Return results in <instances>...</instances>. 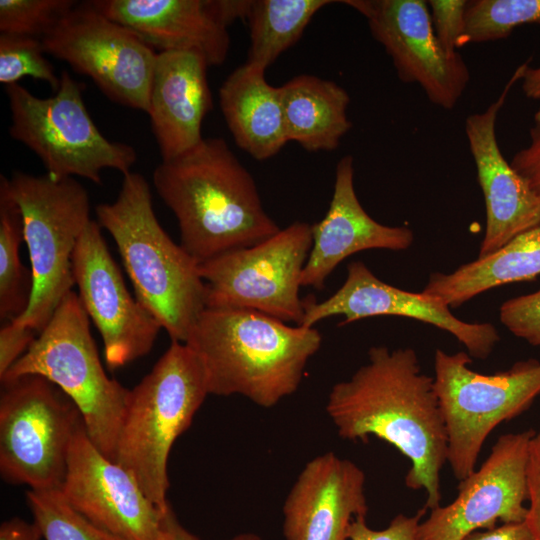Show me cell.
I'll return each mask as SVG.
<instances>
[{
    "mask_svg": "<svg viewBox=\"0 0 540 540\" xmlns=\"http://www.w3.org/2000/svg\"><path fill=\"white\" fill-rule=\"evenodd\" d=\"M35 331L14 322L0 329V378L28 350L35 340Z\"/></svg>",
    "mask_w": 540,
    "mask_h": 540,
    "instance_id": "obj_37",
    "label": "cell"
},
{
    "mask_svg": "<svg viewBox=\"0 0 540 540\" xmlns=\"http://www.w3.org/2000/svg\"><path fill=\"white\" fill-rule=\"evenodd\" d=\"M462 540H536L526 521L506 523L485 531H475Z\"/></svg>",
    "mask_w": 540,
    "mask_h": 540,
    "instance_id": "obj_38",
    "label": "cell"
},
{
    "mask_svg": "<svg viewBox=\"0 0 540 540\" xmlns=\"http://www.w3.org/2000/svg\"><path fill=\"white\" fill-rule=\"evenodd\" d=\"M426 508L413 516L399 514L382 530L370 528L366 516L356 517L349 528V540H417V530Z\"/></svg>",
    "mask_w": 540,
    "mask_h": 540,
    "instance_id": "obj_34",
    "label": "cell"
},
{
    "mask_svg": "<svg viewBox=\"0 0 540 540\" xmlns=\"http://www.w3.org/2000/svg\"><path fill=\"white\" fill-rule=\"evenodd\" d=\"M101 229L91 220L81 235L72 257L73 277L102 337L106 363L117 369L148 354L162 327L128 291Z\"/></svg>",
    "mask_w": 540,
    "mask_h": 540,
    "instance_id": "obj_15",
    "label": "cell"
},
{
    "mask_svg": "<svg viewBox=\"0 0 540 540\" xmlns=\"http://www.w3.org/2000/svg\"><path fill=\"white\" fill-rule=\"evenodd\" d=\"M303 307L300 325L304 327H313L333 316L343 317L340 326L377 316L418 320L453 335L465 346L470 357L476 359H486L500 340L491 323L460 320L439 298L385 283L361 261L348 264L346 280L333 295L319 302L308 296L303 299Z\"/></svg>",
    "mask_w": 540,
    "mask_h": 540,
    "instance_id": "obj_17",
    "label": "cell"
},
{
    "mask_svg": "<svg viewBox=\"0 0 540 540\" xmlns=\"http://www.w3.org/2000/svg\"><path fill=\"white\" fill-rule=\"evenodd\" d=\"M528 62L512 74L500 95L484 111L468 115L465 134L473 157L486 211L485 233L478 258L486 257L540 223V198L502 154L496 121Z\"/></svg>",
    "mask_w": 540,
    "mask_h": 540,
    "instance_id": "obj_19",
    "label": "cell"
},
{
    "mask_svg": "<svg viewBox=\"0 0 540 540\" xmlns=\"http://www.w3.org/2000/svg\"><path fill=\"white\" fill-rule=\"evenodd\" d=\"M540 275V223L496 252L466 263L452 273L430 275L423 293L458 307L495 287Z\"/></svg>",
    "mask_w": 540,
    "mask_h": 540,
    "instance_id": "obj_25",
    "label": "cell"
},
{
    "mask_svg": "<svg viewBox=\"0 0 540 540\" xmlns=\"http://www.w3.org/2000/svg\"><path fill=\"white\" fill-rule=\"evenodd\" d=\"M510 164L540 198V109L533 116L529 143L514 154Z\"/></svg>",
    "mask_w": 540,
    "mask_h": 540,
    "instance_id": "obj_35",
    "label": "cell"
},
{
    "mask_svg": "<svg viewBox=\"0 0 540 540\" xmlns=\"http://www.w3.org/2000/svg\"><path fill=\"white\" fill-rule=\"evenodd\" d=\"M436 38L449 56L458 55L465 29L466 0L427 1Z\"/></svg>",
    "mask_w": 540,
    "mask_h": 540,
    "instance_id": "obj_33",
    "label": "cell"
},
{
    "mask_svg": "<svg viewBox=\"0 0 540 540\" xmlns=\"http://www.w3.org/2000/svg\"><path fill=\"white\" fill-rule=\"evenodd\" d=\"M367 21L372 37L392 60L398 78L417 84L434 105L452 110L470 71L460 54L447 55L434 33L427 1L344 0Z\"/></svg>",
    "mask_w": 540,
    "mask_h": 540,
    "instance_id": "obj_13",
    "label": "cell"
},
{
    "mask_svg": "<svg viewBox=\"0 0 540 540\" xmlns=\"http://www.w3.org/2000/svg\"><path fill=\"white\" fill-rule=\"evenodd\" d=\"M152 180L177 219L180 245L198 264L254 246L281 229L264 209L254 178L223 138H203L162 161Z\"/></svg>",
    "mask_w": 540,
    "mask_h": 540,
    "instance_id": "obj_2",
    "label": "cell"
},
{
    "mask_svg": "<svg viewBox=\"0 0 540 540\" xmlns=\"http://www.w3.org/2000/svg\"><path fill=\"white\" fill-rule=\"evenodd\" d=\"M5 91L9 135L38 156L47 174L78 176L100 185L104 169L131 172L135 149L99 131L85 106L82 83L67 71H62L58 90L48 98L37 97L18 83L5 86Z\"/></svg>",
    "mask_w": 540,
    "mask_h": 540,
    "instance_id": "obj_8",
    "label": "cell"
},
{
    "mask_svg": "<svg viewBox=\"0 0 540 540\" xmlns=\"http://www.w3.org/2000/svg\"><path fill=\"white\" fill-rule=\"evenodd\" d=\"M26 495L45 540H120L77 512L61 489L29 490Z\"/></svg>",
    "mask_w": 540,
    "mask_h": 540,
    "instance_id": "obj_29",
    "label": "cell"
},
{
    "mask_svg": "<svg viewBox=\"0 0 540 540\" xmlns=\"http://www.w3.org/2000/svg\"><path fill=\"white\" fill-rule=\"evenodd\" d=\"M97 222L113 238L135 298L165 329L185 343L206 309L199 264L160 225L143 175H124L115 201L95 208Z\"/></svg>",
    "mask_w": 540,
    "mask_h": 540,
    "instance_id": "obj_4",
    "label": "cell"
},
{
    "mask_svg": "<svg viewBox=\"0 0 540 540\" xmlns=\"http://www.w3.org/2000/svg\"><path fill=\"white\" fill-rule=\"evenodd\" d=\"M471 362L466 352H435L434 386L447 431V462L458 480L475 470L492 430L525 412L540 395L537 359L518 361L494 374L472 370Z\"/></svg>",
    "mask_w": 540,
    "mask_h": 540,
    "instance_id": "obj_9",
    "label": "cell"
},
{
    "mask_svg": "<svg viewBox=\"0 0 540 540\" xmlns=\"http://www.w3.org/2000/svg\"><path fill=\"white\" fill-rule=\"evenodd\" d=\"M330 0H251L247 14V63L264 70L302 36L313 16Z\"/></svg>",
    "mask_w": 540,
    "mask_h": 540,
    "instance_id": "obj_26",
    "label": "cell"
},
{
    "mask_svg": "<svg viewBox=\"0 0 540 540\" xmlns=\"http://www.w3.org/2000/svg\"><path fill=\"white\" fill-rule=\"evenodd\" d=\"M39 37L0 34V82L5 86L16 84L24 77L47 82L56 92L60 85L52 63L45 57Z\"/></svg>",
    "mask_w": 540,
    "mask_h": 540,
    "instance_id": "obj_30",
    "label": "cell"
},
{
    "mask_svg": "<svg viewBox=\"0 0 540 540\" xmlns=\"http://www.w3.org/2000/svg\"><path fill=\"white\" fill-rule=\"evenodd\" d=\"M41 529L33 521L28 523L20 518H11L0 526V540H40Z\"/></svg>",
    "mask_w": 540,
    "mask_h": 540,
    "instance_id": "obj_39",
    "label": "cell"
},
{
    "mask_svg": "<svg viewBox=\"0 0 540 540\" xmlns=\"http://www.w3.org/2000/svg\"><path fill=\"white\" fill-rule=\"evenodd\" d=\"M522 90L529 99L540 100V66L531 67L527 64L522 78Z\"/></svg>",
    "mask_w": 540,
    "mask_h": 540,
    "instance_id": "obj_41",
    "label": "cell"
},
{
    "mask_svg": "<svg viewBox=\"0 0 540 540\" xmlns=\"http://www.w3.org/2000/svg\"><path fill=\"white\" fill-rule=\"evenodd\" d=\"M61 492L77 512L120 540L163 538L167 511L149 499L131 472L93 444L84 424L73 437Z\"/></svg>",
    "mask_w": 540,
    "mask_h": 540,
    "instance_id": "obj_16",
    "label": "cell"
},
{
    "mask_svg": "<svg viewBox=\"0 0 540 540\" xmlns=\"http://www.w3.org/2000/svg\"><path fill=\"white\" fill-rule=\"evenodd\" d=\"M40 375L78 408L93 444L114 461L130 390L109 378L90 332L89 316L70 291L28 350L0 378Z\"/></svg>",
    "mask_w": 540,
    "mask_h": 540,
    "instance_id": "obj_6",
    "label": "cell"
},
{
    "mask_svg": "<svg viewBox=\"0 0 540 540\" xmlns=\"http://www.w3.org/2000/svg\"><path fill=\"white\" fill-rule=\"evenodd\" d=\"M325 409L342 439L375 436L395 447L411 463L406 486L425 490L426 509L440 505L447 431L434 378L421 372L415 350L370 348L368 362L332 387Z\"/></svg>",
    "mask_w": 540,
    "mask_h": 540,
    "instance_id": "obj_1",
    "label": "cell"
},
{
    "mask_svg": "<svg viewBox=\"0 0 540 540\" xmlns=\"http://www.w3.org/2000/svg\"><path fill=\"white\" fill-rule=\"evenodd\" d=\"M206 59L191 51L157 53L147 114L162 161L202 140L204 118L213 108Z\"/></svg>",
    "mask_w": 540,
    "mask_h": 540,
    "instance_id": "obj_22",
    "label": "cell"
},
{
    "mask_svg": "<svg viewBox=\"0 0 540 540\" xmlns=\"http://www.w3.org/2000/svg\"><path fill=\"white\" fill-rule=\"evenodd\" d=\"M526 24L540 25V0L467 1L460 47L507 38Z\"/></svg>",
    "mask_w": 540,
    "mask_h": 540,
    "instance_id": "obj_28",
    "label": "cell"
},
{
    "mask_svg": "<svg viewBox=\"0 0 540 540\" xmlns=\"http://www.w3.org/2000/svg\"><path fill=\"white\" fill-rule=\"evenodd\" d=\"M76 4L73 0H0V31L42 38Z\"/></svg>",
    "mask_w": 540,
    "mask_h": 540,
    "instance_id": "obj_31",
    "label": "cell"
},
{
    "mask_svg": "<svg viewBox=\"0 0 540 540\" xmlns=\"http://www.w3.org/2000/svg\"><path fill=\"white\" fill-rule=\"evenodd\" d=\"M312 242V225L295 221L254 246L199 264L206 308L250 309L300 325L301 275Z\"/></svg>",
    "mask_w": 540,
    "mask_h": 540,
    "instance_id": "obj_11",
    "label": "cell"
},
{
    "mask_svg": "<svg viewBox=\"0 0 540 540\" xmlns=\"http://www.w3.org/2000/svg\"><path fill=\"white\" fill-rule=\"evenodd\" d=\"M23 219L11 197L5 176H0V319L6 323L22 315L30 302L32 274L21 262Z\"/></svg>",
    "mask_w": 540,
    "mask_h": 540,
    "instance_id": "obj_27",
    "label": "cell"
},
{
    "mask_svg": "<svg viewBox=\"0 0 540 540\" xmlns=\"http://www.w3.org/2000/svg\"><path fill=\"white\" fill-rule=\"evenodd\" d=\"M528 502L526 523L540 540V431L531 439L527 465Z\"/></svg>",
    "mask_w": 540,
    "mask_h": 540,
    "instance_id": "obj_36",
    "label": "cell"
},
{
    "mask_svg": "<svg viewBox=\"0 0 540 540\" xmlns=\"http://www.w3.org/2000/svg\"><path fill=\"white\" fill-rule=\"evenodd\" d=\"M321 342L314 327L250 309L206 308L185 344L203 365L209 394L271 408L298 389Z\"/></svg>",
    "mask_w": 540,
    "mask_h": 540,
    "instance_id": "obj_3",
    "label": "cell"
},
{
    "mask_svg": "<svg viewBox=\"0 0 540 540\" xmlns=\"http://www.w3.org/2000/svg\"><path fill=\"white\" fill-rule=\"evenodd\" d=\"M41 39L46 53L91 78L110 100L147 113L158 52L92 1L77 3Z\"/></svg>",
    "mask_w": 540,
    "mask_h": 540,
    "instance_id": "obj_12",
    "label": "cell"
},
{
    "mask_svg": "<svg viewBox=\"0 0 540 540\" xmlns=\"http://www.w3.org/2000/svg\"><path fill=\"white\" fill-rule=\"evenodd\" d=\"M279 88L288 140L311 152L335 150L352 127L348 92L336 82L308 74Z\"/></svg>",
    "mask_w": 540,
    "mask_h": 540,
    "instance_id": "obj_24",
    "label": "cell"
},
{
    "mask_svg": "<svg viewBox=\"0 0 540 540\" xmlns=\"http://www.w3.org/2000/svg\"><path fill=\"white\" fill-rule=\"evenodd\" d=\"M365 474L326 452L306 463L283 505L285 540H349L352 521L368 512Z\"/></svg>",
    "mask_w": 540,
    "mask_h": 540,
    "instance_id": "obj_20",
    "label": "cell"
},
{
    "mask_svg": "<svg viewBox=\"0 0 540 540\" xmlns=\"http://www.w3.org/2000/svg\"><path fill=\"white\" fill-rule=\"evenodd\" d=\"M111 20L134 31L160 51L201 54L222 64L230 48L228 26L246 19L251 0H95Z\"/></svg>",
    "mask_w": 540,
    "mask_h": 540,
    "instance_id": "obj_18",
    "label": "cell"
},
{
    "mask_svg": "<svg viewBox=\"0 0 540 540\" xmlns=\"http://www.w3.org/2000/svg\"><path fill=\"white\" fill-rule=\"evenodd\" d=\"M312 238L301 286L321 290L347 257L369 249L406 250L414 241V233L406 226L381 224L365 211L355 192L353 157L345 155L336 166L329 209L312 225Z\"/></svg>",
    "mask_w": 540,
    "mask_h": 540,
    "instance_id": "obj_21",
    "label": "cell"
},
{
    "mask_svg": "<svg viewBox=\"0 0 540 540\" xmlns=\"http://www.w3.org/2000/svg\"><path fill=\"white\" fill-rule=\"evenodd\" d=\"M265 71L246 62L219 89L220 108L235 143L257 160L273 157L289 142L280 88L266 81Z\"/></svg>",
    "mask_w": 540,
    "mask_h": 540,
    "instance_id": "obj_23",
    "label": "cell"
},
{
    "mask_svg": "<svg viewBox=\"0 0 540 540\" xmlns=\"http://www.w3.org/2000/svg\"><path fill=\"white\" fill-rule=\"evenodd\" d=\"M532 429L500 436L477 471L460 480L458 495L431 510L420 522L417 540H462L498 521H525L528 500L527 465Z\"/></svg>",
    "mask_w": 540,
    "mask_h": 540,
    "instance_id": "obj_14",
    "label": "cell"
},
{
    "mask_svg": "<svg viewBox=\"0 0 540 540\" xmlns=\"http://www.w3.org/2000/svg\"><path fill=\"white\" fill-rule=\"evenodd\" d=\"M162 540H201L187 529H185L177 520L172 508L170 507L164 517V535ZM230 540H261V537L255 533H242L234 536Z\"/></svg>",
    "mask_w": 540,
    "mask_h": 540,
    "instance_id": "obj_40",
    "label": "cell"
},
{
    "mask_svg": "<svg viewBox=\"0 0 540 540\" xmlns=\"http://www.w3.org/2000/svg\"><path fill=\"white\" fill-rule=\"evenodd\" d=\"M0 396V473L30 490L61 489L69 449L82 416L46 378L29 374L3 381Z\"/></svg>",
    "mask_w": 540,
    "mask_h": 540,
    "instance_id": "obj_10",
    "label": "cell"
},
{
    "mask_svg": "<svg viewBox=\"0 0 540 540\" xmlns=\"http://www.w3.org/2000/svg\"><path fill=\"white\" fill-rule=\"evenodd\" d=\"M20 208L32 274V293L18 325L40 333L74 285L72 257L90 223L86 189L74 177L14 172L5 177Z\"/></svg>",
    "mask_w": 540,
    "mask_h": 540,
    "instance_id": "obj_7",
    "label": "cell"
},
{
    "mask_svg": "<svg viewBox=\"0 0 540 540\" xmlns=\"http://www.w3.org/2000/svg\"><path fill=\"white\" fill-rule=\"evenodd\" d=\"M501 323L516 337L540 346V287L505 301L499 311Z\"/></svg>",
    "mask_w": 540,
    "mask_h": 540,
    "instance_id": "obj_32",
    "label": "cell"
},
{
    "mask_svg": "<svg viewBox=\"0 0 540 540\" xmlns=\"http://www.w3.org/2000/svg\"><path fill=\"white\" fill-rule=\"evenodd\" d=\"M209 395L197 354L171 341L152 370L130 390L114 461L131 472L163 512L169 480L167 464L175 440L186 431Z\"/></svg>",
    "mask_w": 540,
    "mask_h": 540,
    "instance_id": "obj_5",
    "label": "cell"
}]
</instances>
